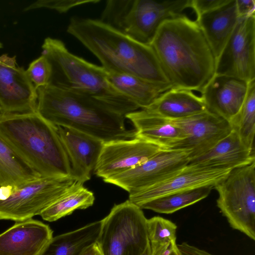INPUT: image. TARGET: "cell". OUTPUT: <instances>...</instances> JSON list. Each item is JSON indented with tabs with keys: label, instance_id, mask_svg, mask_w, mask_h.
Instances as JSON below:
<instances>
[{
	"label": "cell",
	"instance_id": "obj_36",
	"mask_svg": "<svg viewBox=\"0 0 255 255\" xmlns=\"http://www.w3.org/2000/svg\"><path fill=\"white\" fill-rule=\"evenodd\" d=\"M83 255H102L97 243L90 246Z\"/></svg>",
	"mask_w": 255,
	"mask_h": 255
},
{
	"label": "cell",
	"instance_id": "obj_29",
	"mask_svg": "<svg viewBox=\"0 0 255 255\" xmlns=\"http://www.w3.org/2000/svg\"><path fill=\"white\" fill-rule=\"evenodd\" d=\"M149 243L176 241L177 226L161 217H153L146 220Z\"/></svg>",
	"mask_w": 255,
	"mask_h": 255
},
{
	"label": "cell",
	"instance_id": "obj_25",
	"mask_svg": "<svg viewBox=\"0 0 255 255\" xmlns=\"http://www.w3.org/2000/svg\"><path fill=\"white\" fill-rule=\"evenodd\" d=\"M40 177L0 134V186H17Z\"/></svg>",
	"mask_w": 255,
	"mask_h": 255
},
{
	"label": "cell",
	"instance_id": "obj_3",
	"mask_svg": "<svg viewBox=\"0 0 255 255\" xmlns=\"http://www.w3.org/2000/svg\"><path fill=\"white\" fill-rule=\"evenodd\" d=\"M37 112L55 126L74 128L104 143L136 137L126 117L89 96L48 85L37 89Z\"/></svg>",
	"mask_w": 255,
	"mask_h": 255
},
{
	"label": "cell",
	"instance_id": "obj_23",
	"mask_svg": "<svg viewBox=\"0 0 255 255\" xmlns=\"http://www.w3.org/2000/svg\"><path fill=\"white\" fill-rule=\"evenodd\" d=\"M101 220L52 237L38 255H83L97 242Z\"/></svg>",
	"mask_w": 255,
	"mask_h": 255
},
{
	"label": "cell",
	"instance_id": "obj_9",
	"mask_svg": "<svg viewBox=\"0 0 255 255\" xmlns=\"http://www.w3.org/2000/svg\"><path fill=\"white\" fill-rule=\"evenodd\" d=\"M191 151L163 149L143 163L103 181L129 194L144 190L173 176L189 163Z\"/></svg>",
	"mask_w": 255,
	"mask_h": 255
},
{
	"label": "cell",
	"instance_id": "obj_14",
	"mask_svg": "<svg viewBox=\"0 0 255 255\" xmlns=\"http://www.w3.org/2000/svg\"><path fill=\"white\" fill-rule=\"evenodd\" d=\"M172 121L186 136L175 149L190 151V160L208 151L233 129L229 122L208 111Z\"/></svg>",
	"mask_w": 255,
	"mask_h": 255
},
{
	"label": "cell",
	"instance_id": "obj_8",
	"mask_svg": "<svg viewBox=\"0 0 255 255\" xmlns=\"http://www.w3.org/2000/svg\"><path fill=\"white\" fill-rule=\"evenodd\" d=\"M214 188L231 227L255 240V161L232 169Z\"/></svg>",
	"mask_w": 255,
	"mask_h": 255
},
{
	"label": "cell",
	"instance_id": "obj_37",
	"mask_svg": "<svg viewBox=\"0 0 255 255\" xmlns=\"http://www.w3.org/2000/svg\"><path fill=\"white\" fill-rule=\"evenodd\" d=\"M141 255H151L150 244L147 246Z\"/></svg>",
	"mask_w": 255,
	"mask_h": 255
},
{
	"label": "cell",
	"instance_id": "obj_22",
	"mask_svg": "<svg viewBox=\"0 0 255 255\" xmlns=\"http://www.w3.org/2000/svg\"><path fill=\"white\" fill-rule=\"evenodd\" d=\"M143 110L170 120L187 118L208 111L201 97L192 91L174 87L162 93Z\"/></svg>",
	"mask_w": 255,
	"mask_h": 255
},
{
	"label": "cell",
	"instance_id": "obj_11",
	"mask_svg": "<svg viewBox=\"0 0 255 255\" xmlns=\"http://www.w3.org/2000/svg\"><path fill=\"white\" fill-rule=\"evenodd\" d=\"M37 90L16 56H0V109L3 113L36 111Z\"/></svg>",
	"mask_w": 255,
	"mask_h": 255
},
{
	"label": "cell",
	"instance_id": "obj_13",
	"mask_svg": "<svg viewBox=\"0 0 255 255\" xmlns=\"http://www.w3.org/2000/svg\"><path fill=\"white\" fill-rule=\"evenodd\" d=\"M162 149L137 137L105 142L93 171L106 179L137 166Z\"/></svg>",
	"mask_w": 255,
	"mask_h": 255
},
{
	"label": "cell",
	"instance_id": "obj_38",
	"mask_svg": "<svg viewBox=\"0 0 255 255\" xmlns=\"http://www.w3.org/2000/svg\"><path fill=\"white\" fill-rule=\"evenodd\" d=\"M2 114H3V113L2 112L1 109H0V115Z\"/></svg>",
	"mask_w": 255,
	"mask_h": 255
},
{
	"label": "cell",
	"instance_id": "obj_31",
	"mask_svg": "<svg viewBox=\"0 0 255 255\" xmlns=\"http://www.w3.org/2000/svg\"><path fill=\"white\" fill-rule=\"evenodd\" d=\"M100 1V0H38L26 6L24 11L45 8L64 13L76 6Z\"/></svg>",
	"mask_w": 255,
	"mask_h": 255
},
{
	"label": "cell",
	"instance_id": "obj_2",
	"mask_svg": "<svg viewBox=\"0 0 255 255\" xmlns=\"http://www.w3.org/2000/svg\"><path fill=\"white\" fill-rule=\"evenodd\" d=\"M67 31L94 54L106 71L172 86L150 45L140 43L100 20L91 18L73 17Z\"/></svg>",
	"mask_w": 255,
	"mask_h": 255
},
{
	"label": "cell",
	"instance_id": "obj_6",
	"mask_svg": "<svg viewBox=\"0 0 255 255\" xmlns=\"http://www.w3.org/2000/svg\"><path fill=\"white\" fill-rule=\"evenodd\" d=\"M146 220L129 200L115 205L101 220L96 243L102 255H141L149 244Z\"/></svg>",
	"mask_w": 255,
	"mask_h": 255
},
{
	"label": "cell",
	"instance_id": "obj_4",
	"mask_svg": "<svg viewBox=\"0 0 255 255\" xmlns=\"http://www.w3.org/2000/svg\"><path fill=\"white\" fill-rule=\"evenodd\" d=\"M0 134L41 177L72 176L56 126L37 111L0 115Z\"/></svg>",
	"mask_w": 255,
	"mask_h": 255
},
{
	"label": "cell",
	"instance_id": "obj_30",
	"mask_svg": "<svg viewBox=\"0 0 255 255\" xmlns=\"http://www.w3.org/2000/svg\"><path fill=\"white\" fill-rule=\"evenodd\" d=\"M26 73L37 90L49 84L52 74V65L46 57L41 55L29 64Z\"/></svg>",
	"mask_w": 255,
	"mask_h": 255
},
{
	"label": "cell",
	"instance_id": "obj_27",
	"mask_svg": "<svg viewBox=\"0 0 255 255\" xmlns=\"http://www.w3.org/2000/svg\"><path fill=\"white\" fill-rule=\"evenodd\" d=\"M214 188L209 185L176 192L162 196L138 206L161 214H171L192 205L208 196Z\"/></svg>",
	"mask_w": 255,
	"mask_h": 255
},
{
	"label": "cell",
	"instance_id": "obj_26",
	"mask_svg": "<svg viewBox=\"0 0 255 255\" xmlns=\"http://www.w3.org/2000/svg\"><path fill=\"white\" fill-rule=\"evenodd\" d=\"M83 184L76 181L65 193L40 214L42 218L53 222L71 214L76 210L92 206L95 201L94 193Z\"/></svg>",
	"mask_w": 255,
	"mask_h": 255
},
{
	"label": "cell",
	"instance_id": "obj_1",
	"mask_svg": "<svg viewBox=\"0 0 255 255\" xmlns=\"http://www.w3.org/2000/svg\"><path fill=\"white\" fill-rule=\"evenodd\" d=\"M150 45L172 87L202 92L216 59L199 26L184 14L159 26Z\"/></svg>",
	"mask_w": 255,
	"mask_h": 255
},
{
	"label": "cell",
	"instance_id": "obj_12",
	"mask_svg": "<svg viewBox=\"0 0 255 255\" xmlns=\"http://www.w3.org/2000/svg\"><path fill=\"white\" fill-rule=\"evenodd\" d=\"M150 0H109L100 20L128 37L150 45L155 32L149 20Z\"/></svg>",
	"mask_w": 255,
	"mask_h": 255
},
{
	"label": "cell",
	"instance_id": "obj_32",
	"mask_svg": "<svg viewBox=\"0 0 255 255\" xmlns=\"http://www.w3.org/2000/svg\"><path fill=\"white\" fill-rule=\"evenodd\" d=\"M229 0H192L191 8L196 13L197 17L224 5Z\"/></svg>",
	"mask_w": 255,
	"mask_h": 255
},
{
	"label": "cell",
	"instance_id": "obj_18",
	"mask_svg": "<svg viewBox=\"0 0 255 255\" xmlns=\"http://www.w3.org/2000/svg\"><path fill=\"white\" fill-rule=\"evenodd\" d=\"M52 235L49 226L39 221L16 222L0 234V255H38Z\"/></svg>",
	"mask_w": 255,
	"mask_h": 255
},
{
	"label": "cell",
	"instance_id": "obj_5",
	"mask_svg": "<svg viewBox=\"0 0 255 255\" xmlns=\"http://www.w3.org/2000/svg\"><path fill=\"white\" fill-rule=\"evenodd\" d=\"M41 48L52 67L50 84L93 97L125 117L139 108L112 85L102 66L71 53L61 40L47 37Z\"/></svg>",
	"mask_w": 255,
	"mask_h": 255
},
{
	"label": "cell",
	"instance_id": "obj_19",
	"mask_svg": "<svg viewBox=\"0 0 255 255\" xmlns=\"http://www.w3.org/2000/svg\"><path fill=\"white\" fill-rule=\"evenodd\" d=\"M133 124L136 137L154 143L163 149H175L185 138L184 131L172 120L145 110L126 116Z\"/></svg>",
	"mask_w": 255,
	"mask_h": 255
},
{
	"label": "cell",
	"instance_id": "obj_34",
	"mask_svg": "<svg viewBox=\"0 0 255 255\" xmlns=\"http://www.w3.org/2000/svg\"><path fill=\"white\" fill-rule=\"evenodd\" d=\"M237 13L239 19L255 14V0H236Z\"/></svg>",
	"mask_w": 255,
	"mask_h": 255
},
{
	"label": "cell",
	"instance_id": "obj_24",
	"mask_svg": "<svg viewBox=\"0 0 255 255\" xmlns=\"http://www.w3.org/2000/svg\"><path fill=\"white\" fill-rule=\"evenodd\" d=\"M107 73L112 85L141 109L148 107L162 93L172 87L153 84L130 74L107 71Z\"/></svg>",
	"mask_w": 255,
	"mask_h": 255
},
{
	"label": "cell",
	"instance_id": "obj_16",
	"mask_svg": "<svg viewBox=\"0 0 255 255\" xmlns=\"http://www.w3.org/2000/svg\"><path fill=\"white\" fill-rule=\"evenodd\" d=\"M248 83L233 77L215 74L201 93L207 110L230 123L239 112Z\"/></svg>",
	"mask_w": 255,
	"mask_h": 255
},
{
	"label": "cell",
	"instance_id": "obj_21",
	"mask_svg": "<svg viewBox=\"0 0 255 255\" xmlns=\"http://www.w3.org/2000/svg\"><path fill=\"white\" fill-rule=\"evenodd\" d=\"M239 20L236 0H229L221 7L197 17L216 61L223 50Z\"/></svg>",
	"mask_w": 255,
	"mask_h": 255
},
{
	"label": "cell",
	"instance_id": "obj_17",
	"mask_svg": "<svg viewBox=\"0 0 255 255\" xmlns=\"http://www.w3.org/2000/svg\"><path fill=\"white\" fill-rule=\"evenodd\" d=\"M56 127L70 162L71 176L84 183L90 179L104 142L71 128Z\"/></svg>",
	"mask_w": 255,
	"mask_h": 255
},
{
	"label": "cell",
	"instance_id": "obj_15",
	"mask_svg": "<svg viewBox=\"0 0 255 255\" xmlns=\"http://www.w3.org/2000/svg\"><path fill=\"white\" fill-rule=\"evenodd\" d=\"M232 169L201 167L188 164L179 172L148 188L129 194V200L137 206L172 193L205 186H214Z\"/></svg>",
	"mask_w": 255,
	"mask_h": 255
},
{
	"label": "cell",
	"instance_id": "obj_28",
	"mask_svg": "<svg viewBox=\"0 0 255 255\" xmlns=\"http://www.w3.org/2000/svg\"><path fill=\"white\" fill-rule=\"evenodd\" d=\"M232 128L243 142L255 150V79L248 83V88L244 103L237 115L230 123Z\"/></svg>",
	"mask_w": 255,
	"mask_h": 255
},
{
	"label": "cell",
	"instance_id": "obj_33",
	"mask_svg": "<svg viewBox=\"0 0 255 255\" xmlns=\"http://www.w3.org/2000/svg\"><path fill=\"white\" fill-rule=\"evenodd\" d=\"M149 244L151 255H182L176 241Z\"/></svg>",
	"mask_w": 255,
	"mask_h": 255
},
{
	"label": "cell",
	"instance_id": "obj_20",
	"mask_svg": "<svg viewBox=\"0 0 255 255\" xmlns=\"http://www.w3.org/2000/svg\"><path fill=\"white\" fill-rule=\"evenodd\" d=\"M255 161V150L248 148L238 133L232 129L210 150L190 160L188 164L232 169Z\"/></svg>",
	"mask_w": 255,
	"mask_h": 255
},
{
	"label": "cell",
	"instance_id": "obj_10",
	"mask_svg": "<svg viewBox=\"0 0 255 255\" xmlns=\"http://www.w3.org/2000/svg\"><path fill=\"white\" fill-rule=\"evenodd\" d=\"M215 74L248 83L255 79V14L239 19L216 61Z\"/></svg>",
	"mask_w": 255,
	"mask_h": 255
},
{
	"label": "cell",
	"instance_id": "obj_7",
	"mask_svg": "<svg viewBox=\"0 0 255 255\" xmlns=\"http://www.w3.org/2000/svg\"><path fill=\"white\" fill-rule=\"evenodd\" d=\"M72 176L43 177L0 187V220L23 221L40 214L77 181Z\"/></svg>",
	"mask_w": 255,
	"mask_h": 255
},
{
	"label": "cell",
	"instance_id": "obj_35",
	"mask_svg": "<svg viewBox=\"0 0 255 255\" xmlns=\"http://www.w3.org/2000/svg\"><path fill=\"white\" fill-rule=\"evenodd\" d=\"M177 246L182 255H213L204 250L185 242Z\"/></svg>",
	"mask_w": 255,
	"mask_h": 255
}]
</instances>
